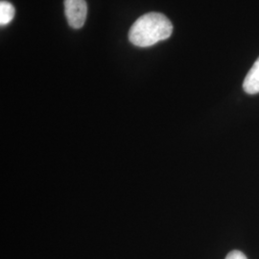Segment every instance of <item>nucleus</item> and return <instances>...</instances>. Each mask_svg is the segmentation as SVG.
Here are the masks:
<instances>
[{"instance_id":"f257e3e1","label":"nucleus","mask_w":259,"mask_h":259,"mask_svg":"<svg viewBox=\"0 0 259 259\" xmlns=\"http://www.w3.org/2000/svg\"><path fill=\"white\" fill-rule=\"evenodd\" d=\"M173 25L159 13H148L135 21L129 31L131 44L139 47H153L172 35Z\"/></svg>"},{"instance_id":"f03ea898","label":"nucleus","mask_w":259,"mask_h":259,"mask_svg":"<svg viewBox=\"0 0 259 259\" xmlns=\"http://www.w3.org/2000/svg\"><path fill=\"white\" fill-rule=\"evenodd\" d=\"M64 3L65 17L69 26L73 29L83 27L88 15L85 0H65Z\"/></svg>"},{"instance_id":"7ed1b4c3","label":"nucleus","mask_w":259,"mask_h":259,"mask_svg":"<svg viewBox=\"0 0 259 259\" xmlns=\"http://www.w3.org/2000/svg\"><path fill=\"white\" fill-rule=\"evenodd\" d=\"M243 88L248 94L259 93V58L246 76Z\"/></svg>"},{"instance_id":"20e7f679","label":"nucleus","mask_w":259,"mask_h":259,"mask_svg":"<svg viewBox=\"0 0 259 259\" xmlns=\"http://www.w3.org/2000/svg\"><path fill=\"white\" fill-rule=\"evenodd\" d=\"M15 7L8 1L0 2V24L1 26L8 25L15 17Z\"/></svg>"},{"instance_id":"39448f33","label":"nucleus","mask_w":259,"mask_h":259,"mask_svg":"<svg viewBox=\"0 0 259 259\" xmlns=\"http://www.w3.org/2000/svg\"><path fill=\"white\" fill-rule=\"evenodd\" d=\"M226 259H248L246 257V255L243 253V252H241L239 250H232L231 251L228 255H227V257Z\"/></svg>"}]
</instances>
